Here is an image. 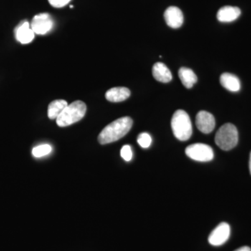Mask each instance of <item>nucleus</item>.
Returning <instances> with one entry per match:
<instances>
[{"mask_svg":"<svg viewBox=\"0 0 251 251\" xmlns=\"http://www.w3.org/2000/svg\"><path fill=\"white\" fill-rule=\"evenodd\" d=\"M198 130L204 134H209L215 128L216 121L214 117L209 112L200 111L197 114L196 120Z\"/></svg>","mask_w":251,"mask_h":251,"instance_id":"8","label":"nucleus"},{"mask_svg":"<svg viewBox=\"0 0 251 251\" xmlns=\"http://www.w3.org/2000/svg\"><path fill=\"white\" fill-rule=\"evenodd\" d=\"M51 151H52V147L49 144H44L33 148L32 155L36 158H40V157L47 156Z\"/></svg>","mask_w":251,"mask_h":251,"instance_id":"17","label":"nucleus"},{"mask_svg":"<svg viewBox=\"0 0 251 251\" xmlns=\"http://www.w3.org/2000/svg\"><path fill=\"white\" fill-rule=\"evenodd\" d=\"M153 76L158 82L167 83L171 82L173 79L171 72L166 64L161 62H157L152 68Z\"/></svg>","mask_w":251,"mask_h":251,"instance_id":"13","label":"nucleus"},{"mask_svg":"<svg viewBox=\"0 0 251 251\" xmlns=\"http://www.w3.org/2000/svg\"><path fill=\"white\" fill-rule=\"evenodd\" d=\"M72 0H49L51 6L55 8H62L69 4Z\"/></svg>","mask_w":251,"mask_h":251,"instance_id":"20","label":"nucleus"},{"mask_svg":"<svg viewBox=\"0 0 251 251\" xmlns=\"http://www.w3.org/2000/svg\"><path fill=\"white\" fill-rule=\"evenodd\" d=\"M68 105V103L65 100L58 99L54 100L49 104L48 108V116L50 120H57V117L60 115L63 110Z\"/></svg>","mask_w":251,"mask_h":251,"instance_id":"16","label":"nucleus"},{"mask_svg":"<svg viewBox=\"0 0 251 251\" xmlns=\"http://www.w3.org/2000/svg\"><path fill=\"white\" fill-rule=\"evenodd\" d=\"M87 111V105L81 100H75L68 105L56 120L60 127L69 126L83 118Z\"/></svg>","mask_w":251,"mask_h":251,"instance_id":"3","label":"nucleus"},{"mask_svg":"<svg viewBox=\"0 0 251 251\" xmlns=\"http://www.w3.org/2000/svg\"><path fill=\"white\" fill-rule=\"evenodd\" d=\"M239 141V133L235 126L227 123L218 130L215 136V143L221 150L229 151L235 148Z\"/></svg>","mask_w":251,"mask_h":251,"instance_id":"4","label":"nucleus"},{"mask_svg":"<svg viewBox=\"0 0 251 251\" xmlns=\"http://www.w3.org/2000/svg\"><path fill=\"white\" fill-rule=\"evenodd\" d=\"M230 236V226L227 223L223 222L209 234L208 241L211 245L219 247L228 240Z\"/></svg>","mask_w":251,"mask_h":251,"instance_id":"7","label":"nucleus"},{"mask_svg":"<svg viewBox=\"0 0 251 251\" xmlns=\"http://www.w3.org/2000/svg\"><path fill=\"white\" fill-rule=\"evenodd\" d=\"M171 126L173 134L181 141H186L192 135L191 119L184 110H178L175 112L171 120Z\"/></svg>","mask_w":251,"mask_h":251,"instance_id":"2","label":"nucleus"},{"mask_svg":"<svg viewBox=\"0 0 251 251\" xmlns=\"http://www.w3.org/2000/svg\"><path fill=\"white\" fill-rule=\"evenodd\" d=\"M133 126V120L129 117H124L105 126L98 137L101 145L114 143L121 139L129 132Z\"/></svg>","mask_w":251,"mask_h":251,"instance_id":"1","label":"nucleus"},{"mask_svg":"<svg viewBox=\"0 0 251 251\" xmlns=\"http://www.w3.org/2000/svg\"><path fill=\"white\" fill-rule=\"evenodd\" d=\"M53 21L50 15L43 13V14L36 15L33 18L30 27L34 34L44 35L49 32L53 27Z\"/></svg>","mask_w":251,"mask_h":251,"instance_id":"6","label":"nucleus"},{"mask_svg":"<svg viewBox=\"0 0 251 251\" xmlns=\"http://www.w3.org/2000/svg\"><path fill=\"white\" fill-rule=\"evenodd\" d=\"M16 40L22 44L31 43L34 39V32L27 21H23L15 29Z\"/></svg>","mask_w":251,"mask_h":251,"instance_id":"10","label":"nucleus"},{"mask_svg":"<svg viewBox=\"0 0 251 251\" xmlns=\"http://www.w3.org/2000/svg\"><path fill=\"white\" fill-rule=\"evenodd\" d=\"M185 152L188 157L196 161L209 162L214 159L213 149L206 144H193L186 148Z\"/></svg>","mask_w":251,"mask_h":251,"instance_id":"5","label":"nucleus"},{"mask_svg":"<svg viewBox=\"0 0 251 251\" xmlns=\"http://www.w3.org/2000/svg\"><path fill=\"white\" fill-rule=\"evenodd\" d=\"M130 92L126 87H113L107 91L105 98L108 101L113 103L124 101L130 97Z\"/></svg>","mask_w":251,"mask_h":251,"instance_id":"12","label":"nucleus"},{"mask_svg":"<svg viewBox=\"0 0 251 251\" xmlns=\"http://www.w3.org/2000/svg\"><path fill=\"white\" fill-rule=\"evenodd\" d=\"M178 74L180 80L186 88L191 89L197 82V75L191 69L186 67L180 68Z\"/></svg>","mask_w":251,"mask_h":251,"instance_id":"15","label":"nucleus"},{"mask_svg":"<svg viewBox=\"0 0 251 251\" xmlns=\"http://www.w3.org/2000/svg\"><path fill=\"white\" fill-rule=\"evenodd\" d=\"M234 251H251V248L249 247H243L239 248V249Z\"/></svg>","mask_w":251,"mask_h":251,"instance_id":"21","label":"nucleus"},{"mask_svg":"<svg viewBox=\"0 0 251 251\" xmlns=\"http://www.w3.org/2000/svg\"><path fill=\"white\" fill-rule=\"evenodd\" d=\"M249 168H250V172L251 175V152L250 155V162H249Z\"/></svg>","mask_w":251,"mask_h":251,"instance_id":"22","label":"nucleus"},{"mask_svg":"<svg viewBox=\"0 0 251 251\" xmlns=\"http://www.w3.org/2000/svg\"><path fill=\"white\" fill-rule=\"evenodd\" d=\"M166 24L169 27L176 29L181 27L184 23V15L182 11L176 6H170L164 13Z\"/></svg>","mask_w":251,"mask_h":251,"instance_id":"9","label":"nucleus"},{"mask_svg":"<svg viewBox=\"0 0 251 251\" xmlns=\"http://www.w3.org/2000/svg\"><path fill=\"white\" fill-rule=\"evenodd\" d=\"M241 10L236 6H226L219 9L217 19L221 23H231L240 16Z\"/></svg>","mask_w":251,"mask_h":251,"instance_id":"11","label":"nucleus"},{"mask_svg":"<svg viewBox=\"0 0 251 251\" xmlns=\"http://www.w3.org/2000/svg\"><path fill=\"white\" fill-rule=\"evenodd\" d=\"M121 156L125 161L128 162L133 158V152L130 145H126L121 150Z\"/></svg>","mask_w":251,"mask_h":251,"instance_id":"19","label":"nucleus"},{"mask_svg":"<svg viewBox=\"0 0 251 251\" xmlns=\"http://www.w3.org/2000/svg\"><path fill=\"white\" fill-rule=\"evenodd\" d=\"M220 82L221 85L229 92H237L240 90V80L233 74L224 73L220 77Z\"/></svg>","mask_w":251,"mask_h":251,"instance_id":"14","label":"nucleus"},{"mask_svg":"<svg viewBox=\"0 0 251 251\" xmlns=\"http://www.w3.org/2000/svg\"><path fill=\"white\" fill-rule=\"evenodd\" d=\"M138 143L139 144L141 148L147 149L150 148L151 145L152 139H151V135L148 133H140L138 137Z\"/></svg>","mask_w":251,"mask_h":251,"instance_id":"18","label":"nucleus"}]
</instances>
